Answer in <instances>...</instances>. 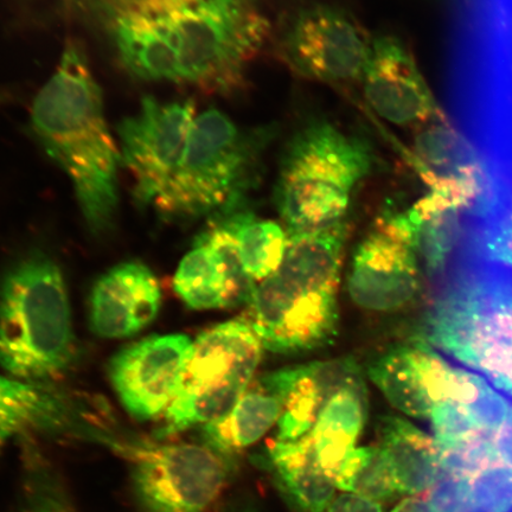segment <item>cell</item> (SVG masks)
I'll return each instance as SVG.
<instances>
[{
  "label": "cell",
  "mask_w": 512,
  "mask_h": 512,
  "mask_svg": "<svg viewBox=\"0 0 512 512\" xmlns=\"http://www.w3.org/2000/svg\"><path fill=\"white\" fill-rule=\"evenodd\" d=\"M368 416V395L364 381L352 384L332 396L310 435L320 465L335 479L339 466L355 450Z\"/></svg>",
  "instance_id": "cell-21"
},
{
  "label": "cell",
  "mask_w": 512,
  "mask_h": 512,
  "mask_svg": "<svg viewBox=\"0 0 512 512\" xmlns=\"http://www.w3.org/2000/svg\"><path fill=\"white\" fill-rule=\"evenodd\" d=\"M370 43L347 12L312 5L288 19L278 47L287 67L300 78L341 85L361 81Z\"/></svg>",
  "instance_id": "cell-11"
},
{
  "label": "cell",
  "mask_w": 512,
  "mask_h": 512,
  "mask_svg": "<svg viewBox=\"0 0 512 512\" xmlns=\"http://www.w3.org/2000/svg\"><path fill=\"white\" fill-rule=\"evenodd\" d=\"M283 399L265 376L252 383L223 418L203 427L204 444L232 459L278 424Z\"/></svg>",
  "instance_id": "cell-19"
},
{
  "label": "cell",
  "mask_w": 512,
  "mask_h": 512,
  "mask_svg": "<svg viewBox=\"0 0 512 512\" xmlns=\"http://www.w3.org/2000/svg\"><path fill=\"white\" fill-rule=\"evenodd\" d=\"M491 434L482 432L464 443L439 447L440 470L472 480L480 472L501 463Z\"/></svg>",
  "instance_id": "cell-26"
},
{
  "label": "cell",
  "mask_w": 512,
  "mask_h": 512,
  "mask_svg": "<svg viewBox=\"0 0 512 512\" xmlns=\"http://www.w3.org/2000/svg\"><path fill=\"white\" fill-rule=\"evenodd\" d=\"M194 341L185 335L150 336L119 351L108 376L126 412L139 421L164 415L181 388Z\"/></svg>",
  "instance_id": "cell-12"
},
{
  "label": "cell",
  "mask_w": 512,
  "mask_h": 512,
  "mask_svg": "<svg viewBox=\"0 0 512 512\" xmlns=\"http://www.w3.org/2000/svg\"><path fill=\"white\" fill-rule=\"evenodd\" d=\"M471 502L486 512H508L512 507V467H489L471 480Z\"/></svg>",
  "instance_id": "cell-27"
},
{
  "label": "cell",
  "mask_w": 512,
  "mask_h": 512,
  "mask_svg": "<svg viewBox=\"0 0 512 512\" xmlns=\"http://www.w3.org/2000/svg\"><path fill=\"white\" fill-rule=\"evenodd\" d=\"M80 2L108 16L118 11L133 8V6L142 4L146 2V0H80Z\"/></svg>",
  "instance_id": "cell-35"
},
{
  "label": "cell",
  "mask_w": 512,
  "mask_h": 512,
  "mask_svg": "<svg viewBox=\"0 0 512 512\" xmlns=\"http://www.w3.org/2000/svg\"><path fill=\"white\" fill-rule=\"evenodd\" d=\"M246 277L255 286L278 270L284 260L288 233L279 223L251 214L224 217Z\"/></svg>",
  "instance_id": "cell-23"
},
{
  "label": "cell",
  "mask_w": 512,
  "mask_h": 512,
  "mask_svg": "<svg viewBox=\"0 0 512 512\" xmlns=\"http://www.w3.org/2000/svg\"><path fill=\"white\" fill-rule=\"evenodd\" d=\"M348 223L288 233L283 262L255 285L247 322L264 349L300 354L324 347L337 335L338 290Z\"/></svg>",
  "instance_id": "cell-2"
},
{
  "label": "cell",
  "mask_w": 512,
  "mask_h": 512,
  "mask_svg": "<svg viewBox=\"0 0 512 512\" xmlns=\"http://www.w3.org/2000/svg\"><path fill=\"white\" fill-rule=\"evenodd\" d=\"M494 444L501 463L512 467V408L507 420L495 433Z\"/></svg>",
  "instance_id": "cell-34"
},
{
  "label": "cell",
  "mask_w": 512,
  "mask_h": 512,
  "mask_svg": "<svg viewBox=\"0 0 512 512\" xmlns=\"http://www.w3.org/2000/svg\"><path fill=\"white\" fill-rule=\"evenodd\" d=\"M379 437V446L392 469L399 494L427 495L440 471L435 440L395 415L381 420Z\"/></svg>",
  "instance_id": "cell-20"
},
{
  "label": "cell",
  "mask_w": 512,
  "mask_h": 512,
  "mask_svg": "<svg viewBox=\"0 0 512 512\" xmlns=\"http://www.w3.org/2000/svg\"><path fill=\"white\" fill-rule=\"evenodd\" d=\"M460 512H486L484 511L483 509H480L479 507H477V505L473 504L472 502H470L469 504L466 505V507L460 511Z\"/></svg>",
  "instance_id": "cell-37"
},
{
  "label": "cell",
  "mask_w": 512,
  "mask_h": 512,
  "mask_svg": "<svg viewBox=\"0 0 512 512\" xmlns=\"http://www.w3.org/2000/svg\"><path fill=\"white\" fill-rule=\"evenodd\" d=\"M427 497L434 512H460L471 502V480L440 470Z\"/></svg>",
  "instance_id": "cell-30"
},
{
  "label": "cell",
  "mask_w": 512,
  "mask_h": 512,
  "mask_svg": "<svg viewBox=\"0 0 512 512\" xmlns=\"http://www.w3.org/2000/svg\"><path fill=\"white\" fill-rule=\"evenodd\" d=\"M31 130L72 182L94 234L113 227L119 207V146L108 127L101 88L85 51L74 41L63 49L55 73L32 102Z\"/></svg>",
  "instance_id": "cell-1"
},
{
  "label": "cell",
  "mask_w": 512,
  "mask_h": 512,
  "mask_svg": "<svg viewBox=\"0 0 512 512\" xmlns=\"http://www.w3.org/2000/svg\"><path fill=\"white\" fill-rule=\"evenodd\" d=\"M392 512H434L427 495L412 496L396 505Z\"/></svg>",
  "instance_id": "cell-36"
},
{
  "label": "cell",
  "mask_w": 512,
  "mask_h": 512,
  "mask_svg": "<svg viewBox=\"0 0 512 512\" xmlns=\"http://www.w3.org/2000/svg\"><path fill=\"white\" fill-rule=\"evenodd\" d=\"M262 350L247 319H233L202 332L194 341L181 388L164 414L157 439L207 426L228 414L251 386Z\"/></svg>",
  "instance_id": "cell-7"
},
{
  "label": "cell",
  "mask_w": 512,
  "mask_h": 512,
  "mask_svg": "<svg viewBox=\"0 0 512 512\" xmlns=\"http://www.w3.org/2000/svg\"><path fill=\"white\" fill-rule=\"evenodd\" d=\"M107 448L130 464L134 494L146 512H207L226 489L233 464L207 444L120 431Z\"/></svg>",
  "instance_id": "cell-8"
},
{
  "label": "cell",
  "mask_w": 512,
  "mask_h": 512,
  "mask_svg": "<svg viewBox=\"0 0 512 512\" xmlns=\"http://www.w3.org/2000/svg\"><path fill=\"white\" fill-rule=\"evenodd\" d=\"M456 369L424 345H401L369 367L371 381L395 408L413 418H431L437 403L450 398Z\"/></svg>",
  "instance_id": "cell-17"
},
{
  "label": "cell",
  "mask_w": 512,
  "mask_h": 512,
  "mask_svg": "<svg viewBox=\"0 0 512 512\" xmlns=\"http://www.w3.org/2000/svg\"><path fill=\"white\" fill-rule=\"evenodd\" d=\"M106 419L54 384L22 382L0 375V451L34 435L98 443Z\"/></svg>",
  "instance_id": "cell-13"
},
{
  "label": "cell",
  "mask_w": 512,
  "mask_h": 512,
  "mask_svg": "<svg viewBox=\"0 0 512 512\" xmlns=\"http://www.w3.org/2000/svg\"><path fill=\"white\" fill-rule=\"evenodd\" d=\"M268 451L294 503L305 512L328 511L337 486L320 465L310 433L294 441L272 440Z\"/></svg>",
  "instance_id": "cell-22"
},
{
  "label": "cell",
  "mask_w": 512,
  "mask_h": 512,
  "mask_svg": "<svg viewBox=\"0 0 512 512\" xmlns=\"http://www.w3.org/2000/svg\"><path fill=\"white\" fill-rule=\"evenodd\" d=\"M266 377L283 399L279 441L309 434L332 396L363 381L360 367L350 357L286 368Z\"/></svg>",
  "instance_id": "cell-18"
},
{
  "label": "cell",
  "mask_w": 512,
  "mask_h": 512,
  "mask_svg": "<svg viewBox=\"0 0 512 512\" xmlns=\"http://www.w3.org/2000/svg\"><path fill=\"white\" fill-rule=\"evenodd\" d=\"M362 134L326 119H313L293 134L281 158L275 202L287 233L341 222L352 195L379 164Z\"/></svg>",
  "instance_id": "cell-4"
},
{
  "label": "cell",
  "mask_w": 512,
  "mask_h": 512,
  "mask_svg": "<svg viewBox=\"0 0 512 512\" xmlns=\"http://www.w3.org/2000/svg\"><path fill=\"white\" fill-rule=\"evenodd\" d=\"M174 287L192 310L232 307L248 300L254 285L243 272L232 234L223 220L200 235L179 264Z\"/></svg>",
  "instance_id": "cell-15"
},
{
  "label": "cell",
  "mask_w": 512,
  "mask_h": 512,
  "mask_svg": "<svg viewBox=\"0 0 512 512\" xmlns=\"http://www.w3.org/2000/svg\"><path fill=\"white\" fill-rule=\"evenodd\" d=\"M271 133L247 130L216 108L197 114L182 162L156 213L187 220L232 208L258 174Z\"/></svg>",
  "instance_id": "cell-6"
},
{
  "label": "cell",
  "mask_w": 512,
  "mask_h": 512,
  "mask_svg": "<svg viewBox=\"0 0 512 512\" xmlns=\"http://www.w3.org/2000/svg\"><path fill=\"white\" fill-rule=\"evenodd\" d=\"M419 243V229L407 211H384L352 258V302L375 313L405 309L419 288Z\"/></svg>",
  "instance_id": "cell-10"
},
{
  "label": "cell",
  "mask_w": 512,
  "mask_h": 512,
  "mask_svg": "<svg viewBox=\"0 0 512 512\" xmlns=\"http://www.w3.org/2000/svg\"><path fill=\"white\" fill-rule=\"evenodd\" d=\"M3 98H4V94L0 93V102H2Z\"/></svg>",
  "instance_id": "cell-38"
},
{
  "label": "cell",
  "mask_w": 512,
  "mask_h": 512,
  "mask_svg": "<svg viewBox=\"0 0 512 512\" xmlns=\"http://www.w3.org/2000/svg\"><path fill=\"white\" fill-rule=\"evenodd\" d=\"M196 115L191 100L164 102L146 96L138 111L118 125L120 163L130 172L140 206L156 211L162 203Z\"/></svg>",
  "instance_id": "cell-9"
},
{
  "label": "cell",
  "mask_w": 512,
  "mask_h": 512,
  "mask_svg": "<svg viewBox=\"0 0 512 512\" xmlns=\"http://www.w3.org/2000/svg\"><path fill=\"white\" fill-rule=\"evenodd\" d=\"M473 368L483 371L496 386L512 394V326L499 343L478 358Z\"/></svg>",
  "instance_id": "cell-31"
},
{
  "label": "cell",
  "mask_w": 512,
  "mask_h": 512,
  "mask_svg": "<svg viewBox=\"0 0 512 512\" xmlns=\"http://www.w3.org/2000/svg\"><path fill=\"white\" fill-rule=\"evenodd\" d=\"M463 407L479 430L492 434L502 427L511 409L508 401L480 377L475 396Z\"/></svg>",
  "instance_id": "cell-29"
},
{
  "label": "cell",
  "mask_w": 512,
  "mask_h": 512,
  "mask_svg": "<svg viewBox=\"0 0 512 512\" xmlns=\"http://www.w3.org/2000/svg\"><path fill=\"white\" fill-rule=\"evenodd\" d=\"M430 419L438 447L464 443L484 432L479 430L466 409L453 401L437 403Z\"/></svg>",
  "instance_id": "cell-28"
},
{
  "label": "cell",
  "mask_w": 512,
  "mask_h": 512,
  "mask_svg": "<svg viewBox=\"0 0 512 512\" xmlns=\"http://www.w3.org/2000/svg\"><path fill=\"white\" fill-rule=\"evenodd\" d=\"M24 498L18 512H74L66 492L37 452L29 451Z\"/></svg>",
  "instance_id": "cell-25"
},
{
  "label": "cell",
  "mask_w": 512,
  "mask_h": 512,
  "mask_svg": "<svg viewBox=\"0 0 512 512\" xmlns=\"http://www.w3.org/2000/svg\"><path fill=\"white\" fill-rule=\"evenodd\" d=\"M145 15L168 36L179 82L213 91L239 85L268 34L255 0H162Z\"/></svg>",
  "instance_id": "cell-5"
},
{
  "label": "cell",
  "mask_w": 512,
  "mask_h": 512,
  "mask_svg": "<svg viewBox=\"0 0 512 512\" xmlns=\"http://www.w3.org/2000/svg\"><path fill=\"white\" fill-rule=\"evenodd\" d=\"M337 489L383 503L400 495L380 446L355 448L336 473Z\"/></svg>",
  "instance_id": "cell-24"
},
{
  "label": "cell",
  "mask_w": 512,
  "mask_h": 512,
  "mask_svg": "<svg viewBox=\"0 0 512 512\" xmlns=\"http://www.w3.org/2000/svg\"><path fill=\"white\" fill-rule=\"evenodd\" d=\"M326 512H383L382 505L367 497L344 494L334 498Z\"/></svg>",
  "instance_id": "cell-33"
},
{
  "label": "cell",
  "mask_w": 512,
  "mask_h": 512,
  "mask_svg": "<svg viewBox=\"0 0 512 512\" xmlns=\"http://www.w3.org/2000/svg\"><path fill=\"white\" fill-rule=\"evenodd\" d=\"M361 82L369 107L387 123L415 127L441 118L411 51L398 37L381 35L371 40Z\"/></svg>",
  "instance_id": "cell-14"
},
{
  "label": "cell",
  "mask_w": 512,
  "mask_h": 512,
  "mask_svg": "<svg viewBox=\"0 0 512 512\" xmlns=\"http://www.w3.org/2000/svg\"><path fill=\"white\" fill-rule=\"evenodd\" d=\"M76 347L66 283L56 262L32 253L0 279V367L22 382L53 384Z\"/></svg>",
  "instance_id": "cell-3"
},
{
  "label": "cell",
  "mask_w": 512,
  "mask_h": 512,
  "mask_svg": "<svg viewBox=\"0 0 512 512\" xmlns=\"http://www.w3.org/2000/svg\"><path fill=\"white\" fill-rule=\"evenodd\" d=\"M162 297L155 273L143 262L114 266L93 287L89 300L92 331L108 339L137 335L157 317Z\"/></svg>",
  "instance_id": "cell-16"
},
{
  "label": "cell",
  "mask_w": 512,
  "mask_h": 512,
  "mask_svg": "<svg viewBox=\"0 0 512 512\" xmlns=\"http://www.w3.org/2000/svg\"><path fill=\"white\" fill-rule=\"evenodd\" d=\"M488 249L496 260L512 267V197L489 229Z\"/></svg>",
  "instance_id": "cell-32"
}]
</instances>
